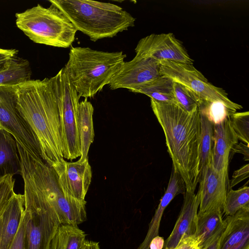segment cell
<instances>
[{"instance_id": "27", "label": "cell", "mask_w": 249, "mask_h": 249, "mask_svg": "<svg viewBox=\"0 0 249 249\" xmlns=\"http://www.w3.org/2000/svg\"><path fill=\"white\" fill-rule=\"evenodd\" d=\"M249 208V187H243L234 190L230 189L225 201L223 213L232 216L241 209Z\"/></svg>"}, {"instance_id": "21", "label": "cell", "mask_w": 249, "mask_h": 249, "mask_svg": "<svg viewBox=\"0 0 249 249\" xmlns=\"http://www.w3.org/2000/svg\"><path fill=\"white\" fill-rule=\"evenodd\" d=\"M93 111V107L87 99L79 102L77 122L81 149V156L78 160L80 161L88 159L89 147L94 140Z\"/></svg>"}, {"instance_id": "24", "label": "cell", "mask_w": 249, "mask_h": 249, "mask_svg": "<svg viewBox=\"0 0 249 249\" xmlns=\"http://www.w3.org/2000/svg\"><path fill=\"white\" fill-rule=\"evenodd\" d=\"M133 92L145 94L158 102L178 104L174 94L173 81L163 75L134 90Z\"/></svg>"}, {"instance_id": "2", "label": "cell", "mask_w": 249, "mask_h": 249, "mask_svg": "<svg viewBox=\"0 0 249 249\" xmlns=\"http://www.w3.org/2000/svg\"><path fill=\"white\" fill-rule=\"evenodd\" d=\"M150 101L152 109L164 134L173 168L181 177L186 191L195 193L201 177L198 106L188 112L178 104Z\"/></svg>"}, {"instance_id": "5", "label": "cell", "mask_w": 249, "mask_h": 249, "mask_svg": "<svg viewBox=\"0 0 249 249\" xmlns=\"http://www.w3.org/2000/svg\"><path fill=\"white\" fill-rule=\"evenodd\" d=\"M126 57L122 51L108 52L72 47L64 69L79 96L87 99L109 84Z\"/></svg>"}, {"instance_id": "19", "label": "cell", "mask_w": 249, "mask_h": 249, "mask_svg": "<svg viewBox=\"0 0 249 249\" xmlns=\"http://www.w3.org/2000/svg\"><path fill=\"white\" fill-rule=\"evenodd\" d=\"M24 210V195L14 192L1 214L0 249H9L19 227Z\"/></svg>"}, {"instance_id": "12", "label": "cell", "mask_w": 249, "mask_h": 249, "mask_svg": "<svg viewBox=\"0 0 249 249\" xmlns=\"http://www.w3.org/2000/svg\"><path fill=\"white\" fill-rule=\"evenodd\" d=\"M135 51L136 54L158 62L168 60L190 64L194 62L182 42L171 33L152 34L143 37Z\"/></svg>"}, {"instance_id": "35", "label": "cell", "mask_w": 249, "mask_h": 249, "mask_svg": "<svg viewBox=\"0 0 249 249\" xmlns=\"http://www.w3.org/2000/svg\"><path fill=\"white\" fill-rule=\"evenodd\" d=\"M232 153L242 154L246 161L249 160V145L241 142L235 144L231 150Z\"/></svg>"}, {"instance_id": "37", "label": "cell", "mask_w": 249, "mask_h": 249, "mask_svg": "<svg viewBox=\"0 0 249 249\" xmlns=\"http://www.w3.org/2000/svg\"><path fill=\"white\" fill-rule=\"evenodd\" d=\"M82 249H100L98 242L86 240Z\"/></svg>"}, {"instance_id": "34", "label": "cell", "mask_w": 249, "mask_h": 249, "mask_svg": "<svg viewBox=\"0 0 249 249\" xmlns=\"http://www.w3.org/2000/svg\"><path fill=\"white\" fill-rule=\"evenodd\" d=\"M18 51L16 49H4L0 48V71L7 66L10 60L16 56Z\"/></svg>"}, {"instance_id": "10", "label": "cell", "mask_w": 249, "mask_h": 249, "mask_svg": "<svg viewBox=\"0 0 249 249\" xmlns=\"http://www.w3.org/2000/svg\"><path fill=\"white\" fill-rule=\"evenodd\" d=\"M17 86H0V124L29 153L41 157L38 141L18 109Z\"/></svg>"}, {"instance_id": "7", "label": "cell", "mask_w": 249, "mask_h": 249, "mask_svg": "<svg viewBox=\"0 0 249 249\" xmlns=\"http://www.w3.org/2000/svg\"><path fill=\"white\" fill-rule=\"evenodd\" d=\"M24 213L26 216L25 249H49L58 227V215L45 197L30 185L24 183Z\"/></svg>"}, {"instance_id": "38", "label": "cell", "mask_w": 249, "mask_h": 249, "mask_svg": "<svg viewBox=\"0 0 249 249\" xmlns=\"http://www.w3.org/2000/svg\"><path fill=\"white\" fill-rule=\"evenodd\" d=\"M222 233L219 234L215 238V239L211 243V244L205 249H218L219 240Z\"/></svg>"}, {"instance_id": "3", "label": "cell", "mask_w": 249, "mask_h": 249, "mask_svg": "<svg viewBox=\"0 0 249 249\" xmlns=\"http://www.w3.org/2000/svg\"><path fill=\"white\" fill-rule=\"evenodd\" d=\"M75 27L93 41L110 38L135 26L136 20L121 7L89 0H51Z\"/></svg>"}, {"instance_id": "29", "label": "cell", "mask_w": 249, "mask_h": 249, "mask_svg": "<svg viewBox=\"0 0 249 249\" xmlns=\"http://www.w3.org/2000/svg\"><path fill=\"white\" fill-rule=\"evenodd\" d=\"M230 120L238 139L249 145V112H232Z\"/></svg>"}, {"instance_id": "36", "label": "cell", "mask_w": 249, "mask_h": 249, "mask_svg": "<svg viewBox=\"0 0 249 249\" xmlns=\"http://www.w3.org/2000/svg\"><path fill=\"white\" fill-rule=\"evenodd\" d=\"M164 241L163 239L159 235L156 236L151 241L149 249H162L164 247Z\"/></svg>"}, {"instance_id": "40", "label": "cell", "mask_w": 249, "mask_h": 249, "mask_svg": "<svg viewBox=\"0 0 249 249\" xmlns=\"http://www.w3.org/2000/svg\"><path fill=\"white\" fill-rule=\"evenodd\" d=\"M3 129V128H2V126H1V124H0V130H1V129Z\"/></svg>"}, {"instance_id": "1", "label": "cell", "mask_w": 249, "mask_h": 249, "mask_svg": "<svg viewBox=\"0 0 249 249\" xmlns=\"http://www.w3.org/2000/svg\"><path fill=\"white\" fill-rule=\"evenodd\" d=\"M17 96L18 109L38 141L41 158L56 167L64 160L56 76L21 83Z\"/></svg>"}, {"instance_id": "4", "label": "cell", "mask_w": 249, "mask_h": 249, "mask_svg": "<svg viewBox=\"0 0 249 249\" xmlns=\"http://www.w3.org/2000/svg\"><path fill=\"white\" fill-rule=\"evenodd\" d=\"M17 145L24 183L33 186L45 197L55 210L61 224L77 225L86 221V201L66 196L54 169L18 142Z\"/></svg>"}, {"instance_id": "22", "label": "cell", "mask_w": 249, "mask_h": 249, "mask_svg": "<svg viewBox=\"0 0 249 249\" xmlns=\"http://www.w3.org/2000/svg\"><path fill=\"white\" fill-rule=\"evenodd\" d=\"M21 162L17 142L4 129L0 130V178L21 174Z\"/></svg>"}, {"instance_id": "9", "label": "cell", "mask_w": 249, "mask_h": 249, "mask_svg": "<svg viewBox=\"0 0 249 249\" xmlns=\"http://www.w3.org/2000/svg\"><path fill=\"white\" fill-rule=\"evenodd\" d=\"M159 63L161 75L185 86L196 94L200 100L221 102L234 112L243 108L241 105L231 100L224 89L209 82L193 64L168 60Z\"/></svg>"}, {"instance_id": "17", "label": "cell", "mask_w": 249, "mask_h": 249, "mask_svg": "<svg viewBox=\"0 0 249 249\" xmlns=\"http://www.w3.org/2000/svg\"><path fill=\"white\" fill-rule=\"evenodd\" d=\"M218 249H249V208L226 216Z\"/></svg>"}, {"instance_id": "26", "label": "cell", "mask_w": 249, "mask_h": 249, "mask_svg": "<svg viewBox=\"0 0 249 249\" xmlns=\"http://www.w3.org/2000/svg\"><path fill=\"white\" fill-rule=\"evenodd\" d=\"M199 112L201 122L199 160L201 174L211 164L214 124L204 112L199 110Z\"/></svg>"}, {"instance_id": "13", "label": "cell", "mask_w": 249, "mask_h": 249, "mask_svg": "<svg viewBox=\"0 0 249 249\" xmlns=\"http://www.w3.org/2000/svg\"><path fill=\"white\" fill-rule=\"evenodd\" d=\"M53 168L64 193L77 200L85 201L92 178L91 169L88 159L75 162L63 160Z\"/></svg>"}, {"instance_id": "20", "label": "cell", "mask_w": 249, "mask_h": 249, "mask_svg": "<svg viewBox=\"0 0 249 249\" xmlns=\"http://www.w3.org/2000/svg\"><path fill=\"white\" fill-rule=\"evenodd\" d=\"M223 214L219 207L197 212L195 235L200 249L206 248L224 231L226 222L223 219Z\"/></svg>"}, {"instance_id": "16", "label": "cell", "mask_w": 249, "mask_h": 249, "mask_svg": "<svg viewBox=\"0 0 249 249\" xmlns=\"http://www.w3.org/2000/svg\"><path fill=\"white\" fill-rule=\"evenodd\" d=\"M199 205L198 194L186 191L180 213L172 231L164 241V249H174L183 235H195Z\"/></svg>"}, {"instance_id": "8", "label": "cell", "mask_w": 249, "mask_h": 249, "mask_svg": "<svg viewBox=\"0 0 249 249\" xmlns=\"http://www.w3.org/2000/svg\"><path fill=\"white\" fill-rule=\"evenodd\" d=\"M55 76L64 158L72 160L81 156L77 122L80 97L69 80L64 68Z\"/></svg>"}, {"instance_id": "23", "label": "cell", "mask_w": 249, "mask_h": 249, "mask_svg": "<svg viewBox=\"0 0 249 249\" xmlns=\"http://www.w3.org/2000/svg\"><path fill=\"white\" fill-rule=\"evenodd\" d=\"M86 236L77 225L61 224L51 241L49 249H82Z\"/></svg>"}, {"instance_id": "33", "label": "cell", "mask_w": 249, "mask_h": 249, "mask_svg": "<svg viewBox=\"0 0 249 249\" xmlns=\"http://www.w3.org/2000/svg\"><path fill=\"white\" fill-rule=\"evenodd\" d=\"M249 176V164L248 163L233 172L231 181L229 184L230 189H231V188L248 178Z\"/></svg>"}, {"instance_id": "6", "label": "cell", "mask_w": 249, "mask_h": 249, "mask_svg": "<svg viewBox=\"0 0 249 249\" xmlns=\"http://www.w3.org/2000/svg\"><path fill=\"white\" fill-rule=\"evenodd\" d=\"M18 28L33 42L67 48L75 39L77 30L67 16L52 4L45 8L38 4L15 15Z\"/></svg>"}, {"instance_id": "31", "label": "cell", "mask_w": 249, "mask_h": 249, "mask_svg": "<svg viewBox=\"0 0 249 249\" xmlns=\"http://www.w3.org/2000/svg\"><path fill=\"white\" fill-rule=\"evenodd\" d=\"M26 216L24 213L18 232L9 249H25Z\"/></svg>"}, {"instance_id": "15", "label": "cell", "mask_w": 249, "mask_h": 249, "mask_svg": "<svg viewBox=\"0 0 249 249\" xmlns=\"http://www.w3.org/2000/svg\"><path fill=\"white\" fill-rule=\"evenodd\" d=\"M199 183V211L219 207L223 212L226 196L230 190L229 180L217 173L210 164L201 173Z\"/></svg>"}, {"instance_id": "11", "label": "cell", "mask_w": 249, "mask_h": 249, "mask_svg": "<svg viewBox=\"0 0 249 249\" xmlns=\"http://www.w3.org/2000/svg\"><path fill=\"white\" fill-rule=\"evenodd\" d=\"M161 75L159 62L136 54L123 63L108 86L112 90L124 88L133 92Z\"/></svg>"}, {"instance_id": "14", "label": "cell", "mask_w": 249, "mask_h": 249, "mask_svg": "<svg viewBox=\"0 0 249 249\" xmlns=\"http://www.w3.org/2000/svg\"><path fill=\"white\" fill-rule=\"evenodd\" d=\"M230 115L214 124L211 161L213 168L227 180L230 153L238 142L231 124Z\"/></svg>"}, {"instance_id": "30", "label": "cell", "mask_w": 249, "mask_h": 249, "mask_svg": "<svg viewBox=\"0 0 249 249\" xmlns=\"http://www.w3.org/2000/svg\"><path fill=\"white\" fill-rule=\"evenodd\" d=\"M15 179L7 175L0 178V217L14 193Z\"/></svg>"}, {"instance_id": "32", "label": "cell", "mask_w": 249, "mask_h": 249, "mask_svg": "<svg viewBox=\"0 0 249 249\" xmlns=\"http://www.w3.org/2000/svg\"><path fill=\"white\" fill-rule=\"evenodd\" d=\"M174 249H200L199 242L195 235H183Z\"/></svg>"}, {"instance_id": "25", "label": "cell", "mask_w": 249, "mask_h": 249, "mask_svg": "<svg viewBox=\"0 0 249 249\" xmlns=\"http://www.w3.org/2000/svg\"><path fill=\"white\" fill-rule=\"evenodd\" d=\"M31 73L28 61L16 56L0 71V86L18 85L30 80Z\"/></svg>"}, {"instance_id": "28", "label": "cell", "mask_w": 249, "mask_h": 249, "mask_svg": "<svg viewBox=\"0 0 249 249\" xmlns=\"http://www.w3.org/2000/svg\"><path fill=\"white\" fill-rule=\"evenodd\" d=\"M173 90L178 103L186 111L191 112L198 106L199 97L185 86L173 81Z\"/></svg>"}, {"instance_id": "39", "label": "cell", "mask_w": 249, "mask_h": 249, "mask_svg": "<svg viewBox=\"0 0 249 249\" xmlns=\"http://www.w3.org/2000/svg\"><path fill=\"white\" fill-rule=\"evenodd\" d=\"M2 217L1 215L0 217V236H1V228H2Z\"/></svg>"}, {"instance_id": "18", "label": "cell", "mask_w": 249, "mask_h": 249, "mask_svg": "<svg viewBox=\"0 0 249 249\" xmlns=\"http://www.w3.org/2000/svg\"><path fill=\"white\" fill-rule=\"evenodd\" d=\"M186 191L184 182L178 173L173 168L166 190L149 224L146 235L138 249H149L151 241L159 236L160 221L166 208L178 195L184 194Z\"/></svg>"}]
</instances>
